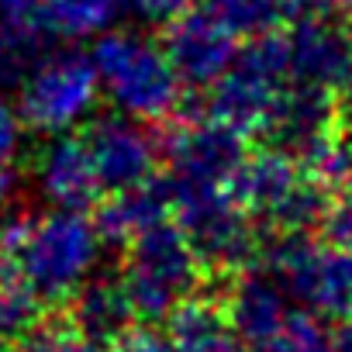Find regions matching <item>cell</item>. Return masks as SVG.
<instances>
[{
    "label": "cell",
    "instance_id": "obj_1",
    "mask_svg": "<svg viewBox=\"0 0 352 352\" xmlns=\"http://www.w3.org/2000/svg\"><path fill=\"white\" fill-rule=\"evenodd\" d=\"M111 104L135 121H169L184 111V80L166 49L142 32H107L90 52Z\"/></svg>",
    "mask_w": 352,
    "mask_h": 352
},
{
    "label": "cell",
    "instance_id": "obj_2",
    "mask_svg": "<svg viewBox=\"0 0 352 352\" xmlns=\"http://www.w3.org/2000/svg\"><path fill=\"white\" fill-rule=\"evenodd\" d=\"M121 283L138 321H166L187 297L208 287V270L176 221H162L124 249Z\"/></svg>",
    "mask_w": 352,
    "mask_h": 352
},
{
    "label": "cell",
    "instance_id": "obj_3",
    "mask_svg": "<svg viewBox=\"0 0 352 352\" xmlns=\"http://www.w3.org/2000/svg\"><path fill=\"white\" fill-rule=\"evenodd\" d=\"M97 252L100 235L94 218L80 211H52L35 221L11 270L25 280L42 307H69V300L90 283Z\"/></svg>",
    "mask_w": 352,
    "mask_h": 352
},
{
    "label": "cell",
    "instance_id": "obj_4",
    "mask_svg": "<svg viewBox=\"0 0 352 352\" xmlns=\"http://www.w3.org/2000/svg\"><path fill=\"white\" fill-rule=\"evenodd\" d=\"M290 87V49L287 32H270L259 38H249L245 49H239L232 69L208 87L204 100L197 104L201 118H211L242 138L263 135L280 94Z\"/></svg>",
    "mask_w": 352,
    "mask_h": 352
},
{
    "label": "cell",
    "instance_id": "obj_5",
    "mask_svg": "<svg viewBox=\"0 0 352 352\" xmlns=\"http://www.w3.org/2000/svg\"><path fill=\"white\" fill-rule=\"evenodd\" d=\"M276 276L307 311L352 318V249L314 242L304 232H263L259 266Z\"/></svg>",
    "mask_w": 352,
    "mask_h": 352
},
{
    "label": "cell",
    "instance_id": "obj_6",
    "mask_svg": "<svg viewBox=\"0 0 352 352\" xmlns=\"http://www.w3.org/2000/svg\"><path fill=\"white\" fill-rule=\"evenodd\" d=\"M173 218L197 249L208 287H221L232 276L259 266L263 232L228 190H180L173 194Z\"/></svg>",
    "mask_w": 352,
    "mask_h": 352
},
{
    "label": "cell",
    "instance_id": "obj_7",
    "mask_svg": "<svg viewBox=\"0 0 352 352\" xmlns=\"http://www.w3.org/2000/svg\"><path fill=\"white\" fill-rule=\"evenodd\" d=\"M100 94V73L83 52H52L18 90V111L32 131L69 135L83 124Z\"/></svg>",
    "mask_w": 352,
    "mask_h": 352
},
{
    "label": "cell",
    "instance_id": "obj_8",
    "mask_svg": "<svg viewBox=\"0 0 352 352\" xmlns=\"http://www.w3.org/2000/svg\"><path fill=\"white\" fill-rule=\"evenodd\" d=\"M166 145V184L180 190H228L242 166L245 138L211 118H176V128L162 135Z\"/></svg>",
    "mask_w": 352,
    "mask_h": 352
},
{
    "label": "cell",
    "instance_id": "obj_9",
    "mask_svg": "<svg viewBox=\"0 0 352 352\" xmlns=\"http://www.w3.org/2000/svg\"><path fill=\"white\" fill-rule=\"evenodd\" d=\"M83 138L100 176V187L107 194L135 190L159 180V162H166V145L162 135H155L145 121H135L128 114L94 118Z\"/></svg>",
    "mask_w": 352,
    "mask_h": 352
},
{
    "label": "cell",
    "instance_id": "obj_10",
    "mask_svg": "<svg viewBox=\"0 0 352 352\" xmlns=\"http://www.w3.org/2000/svg\"><path fill=\"white\" fill-rule=\"evenodd\" d=\"M290 83L342 90L352 76V28L345 18L300 14L287 32Z\"/></svg>",
    "mask_w": 352,
    "mask_h": 352
},
{
    "label": "cell",
    "instance_id": "obj_11",
    "mask_svg": "<svg viewBox=\"0 0 352 352\" xmlns=\"http://www.w3.org/2000/svg\"><path fill=\"white\" fill-rule=\"evenodd\" d=\"M304 184H307V173L290 152L276 145H263L242 159V166L235 169L228 184V194L249 218L263 221L270 232L287 214V208L294 204Z\"/></svg>",
    "mask_w": 352,
    "mask_h": 352
},
{
    "label": "cell",
    "instance_id": "obj_12",
    "mask_svg": "<svg viewBox=\"0 0 352 352\" xmlns=\"http://www.w3.org/2000/svg\"><path fill=\"white\" fill-rule=\"evenodd\" d=\"M162 49H166L169 63L176 66V73H180L184 87H190V90L214 87L232 69V63L239 56L235 35L225 25H218L211 14H204L201 8L166 25Z\"/></svg>",
    "mask_w": 352,
    "mask_h": 352
},
{
    "label": "cell",
    "instance_id": "obj_13",
    "mask_svg": "<svg viewBox=\"0 0 352 352\" xmlns=\"http://www.w3.org/2000/svg\"><path fill=\"white\" fill-rule=\"evenodd\" d=\"M345 121H349V111H345V100L335 90L307 87V83H290L280 94V100H276L263 135L276 148H283V152H290L297 159L311 145H318L324 135L342 128Z\"/></svg>",
    "mask_w": 352,
    "mask_h": 352
},
{
    "label": "cell",
    "instance_id": "obj_14",
    "mask_svg": "<svg viewBox=\"0 0 352 352\" xmlns=\"http://www.w3.org/2000/svg\"><path fill=\"white\" fill-rule=\"evenodd\" d=\"M35 180L49 204L59 211H87L100 204V176L94 169L83 135H56L35 155Z\"/></svg>",
    "mask_w": 352,
    "mask_h": 352
},
{
    "label": "cell",
    "instance_id": "obj_15",
    "mask_svg": "<svg viewBox=\"0 0 352 352\" xmlns=\"http://www.w3.org/2000/svg\"><path fill=\"white\" fill-rule=\"evenodd\" d=\"M221 304L228 311L235 335L249 349L273 345L290 318L283 283L276 276H270L266 270H245V273L232 276L228 283H221Z\"/></svg>",
    "mask_w": 352,
    "mask_h": 352
},
{
    "label": "cell",
    "instance_id": "obj_16",
    "mask_svg": "<svg viewBox=\"0 0 352 352\" xmlns=\"http://www.w3.org/2000/svg\"><path fill=\"white\" fill-rule=\"evenodd\" d=\"M169 214H173V190L166 184V176H159V180L145 187L121 190L100 201L94 211V228L100 235V245L128 249L138 235L169 221Z\"/></svg>",
    "mask_w": 352,
    "mask_h": 352
},
{
    "label": "cell",
    "instance_id": "obj_17",
    "mask_svg": "<svg viewBox=\"0 0 352 352\" xmlns=\"http://www.w3.org/2000/svg\"><path fill=\"white\" fill-rule=\"evenodd\" d=\"M166 335L173 352H245V342L235 335L221 294H194L166 318Z\"/></svg>",
    "mask_w": 352,
    "mask_h": 352
},
{
    "label": "cell",
    "instance_id": "obj_18",
    "mask_svg": "<svg viewBox=\"0 0 352 352\" xmlns=\"http://www.w3.org/2000/svg\"><path fill=\"white\" fill-rule=\"evenodd\" d=\"M63 311H66V318L83 335H90V338H97L104 345H114L138 321L121 276H97V280H90L69 300V307H63Z\"/></svg>",
    "mask_w": 352,
    "mask_h": 352
},
{
    "label": "cell",
    "instance_id": "obj_19",
    "mask_svg": "<svg viewBox=\"0 0 352 352\" xmlns=\"http://www.w3.org/2000/svg\"><path fill=\"white\" fill-rule=\"evenodd\" d=\"M121 8H124L121 0H42L35 25L49 38L83 42V38L107 35Z\"/></svg>",
    "mask_w": 352,
    "mask_h": 352
},
{
    "label": "cell",
    "instance_id": "obj_20",
    "mask_svg": "<svg viewBox=\"0 0 352 352\" xmlns=\"http://www.w3.org/2000/svg\"><path fill=\"white\" fill-rule=\"evenodd\" d=\"M45 32L35 21H0V87H25V80L42 66Z\"/></svg>",
    "mask_w": 352,
    "mask_h": 352
},
{
    "label": "cell",
    "instance_id": "obj_21",
    "mask_svg": "<svg viewBox=\"0 0 352 352\" xmlns=\"http://www.w3.org/2000/svg\"><path fill=\"white\" fill-rule=\"evenodd\" d=\"M38 311V297L8 263H0V352H18L25 335L42 321Z\"/></svg>",
    "mask_w": 352,
    "mask_h": 352
},
{
    "label": "cell",
    "instance_id": "obj_22",
    "mask_svg": "<svg viewBox=\"0 0 352 352\" xmlns=\"http://www.w3.org/2000/svg\"><path fill=\"white\" fill-rule=\"evenodd\" d=\"M201 11L225 25L235 38H259L280 32L290 14L280 0H201Z\"/></svg>",
    "mask_w": 352,
    "mask_h": 352
},
{
    "label": "cell",
    "instance_id": "obj_23",
    "mask_svg": "<svg viewBox=\"0 0 352 352\" xmlns=\"http://www.w3.org/2000/svg\"><path fill=\"white\" fill-rule=\"evenodd\" d=\"M276 352H331V331L314 311H290L287 328L273 342Z\"/></svg>",
    "mask_w": 352,
    "mask_h": 352
},
{
    "label": "cell",
    "instance_id": "obj_24",
    "mask_svg": "<svg viewBox=\"0 0 352 352\" xmlns=\"http://www.w3.org/2000/svg\"><path fill=\"white\" fill-rule=\"evenodd\" d=\"M321 235H324V242H331V245L352 249V187L331 194V204H328Z\"/></svg>",
    "mask_w": 352,
    "mask_h": 352
},
{
    "label": "cell",
    "instance_id": "obj_25",
    "mask_svg": "<svg viewBox=\"0 0 352 352\" xmlns=\"http://www.w3.org/2000/svg\"><path fill=\"white\" fill-rule=\"evenodd\" d=\"M25 118L21 111L8 100L0 97V169H11L14 159L21 155V142H25Z\"/></svg>",
    "mask_w": 352,
    "mask_h": 352
},
{
    "label": "cell",
    "instance_id": "obj_26",
    "mask_svg": "<svg viewBox=\"0 0 352 352\" xmlns=\"http://www.w3.org/2000/svg\"><path fill=\"white\" fill-rule=\"evenodd\" d=\"M111 352H173V342L152 324H135L111 345Z\"/></svg>",
    "mask_w": 352,
    "mask_h": 352
},
{
    "label": "cell",
    "instance_id": "obj_27",
    "mask_svg": "<svg viewBox=\"0 0 352 352\" xmlns=\"http://www.w3.org/2000/svg\"><path fill=\"white\" fill-rule=\"evenodd\" d=\"M121 4L152 25H169L190 11V0H121Z\"/></svg>",
    "mask_w": 352,
    "mask_h": 352
},
{
    "label": "cell",
    "instance_id": "obj_28",
    "mask_svg": "<svg viewBox=\"0 0 352 352\" xmlns=\"http://www.w3.org/2000/svg\"><path fill=\"white\" fill-rule=\"evenodd\" d=\"M42 0H0V21H35Z\"/></svg>",
    "mask_w": 352,
    "mask_h": 352
},
{
    "label": "cell",
    "instance_id": "obj_29",
    "mask_svg": "<svg viewBox=\"0 0 352 352\" xmlns=\"http://www.w3.org/2000/svg\"><path fill=\"white\" fill-rule=\"evenodd\" d=\"M307 14H328V18H352V0H311Z\"/></svg>",
    "mask_w": 352,
    "mask_h": 352
},
{
    "label": "cell",
    "instance_id": "obj_30",
    "mask_svg": "<svg viewBox=\"0 0 352 352\" xmlns=\"http://www.w3.org/2000/svg\"><path fill=\"white\" fill-rule=\"evenodd\" d=\"M331 352H352V324H338L331 331Z\"/></svg>",
    "mask_w": 352,
    "mask_h": 352
},
{
    "label": "cell",
    "instance_id": "obj_31",
    "mask_svg": "<svg viewBox=\"0 0 352 352\" xmlns=\"http://www.w3.org/2000/svg\"><path fill=\"white\" fill-rule=\"evenodd\" d=\"M11 194H14V173H11V169H0V214L8 211Z\"/></svg>",
    "mask_w": 352,
    "mask_h": 352
},
{
    "label": "cell",
    "instance_id": "obj_32",
    "mask_svg": "<svg viewBox=\"0 0 352 352\" xmlns=\"http://www.w3.org/2000/svg\"><path fill=\"white\" fill-rule=\"evenodd\" d=\"M280 4H283L290 14H297V18H300V14H307V4H311V0H280Z\"/></svg>",
    "mask_w": 352,
    "mask_h": 352
},
{
    "label": "cell",
    "instance_id": "obj_33",
    "mask_svg": "<svg viewBox=\"0 0 352 352\" xmlns=\"http://www.w3.org/2000/svg\"><path fill=\"white\" fill-rule=\"evenodd\" d=\"M345 111H349V121H352V76H349V104H345Z\"/></svg>",
    "mask_w": 352,
    "mask_h": 352
},
{
    "label": "cell",
    "instance_id": "obj_34",
    "mask_svg": "<svg viewBox=\"0 0 352 352\" xmlns=\"http://www.w3.org/2000/svg\"><path fill=\"white\" fill-rule=\"evenodd\" d=\"M252 352H276V349H273V345H266V349H252Z\"/></svg>",
    "mask_w": 352,
    "mask_h": 352
}]
</instances>
